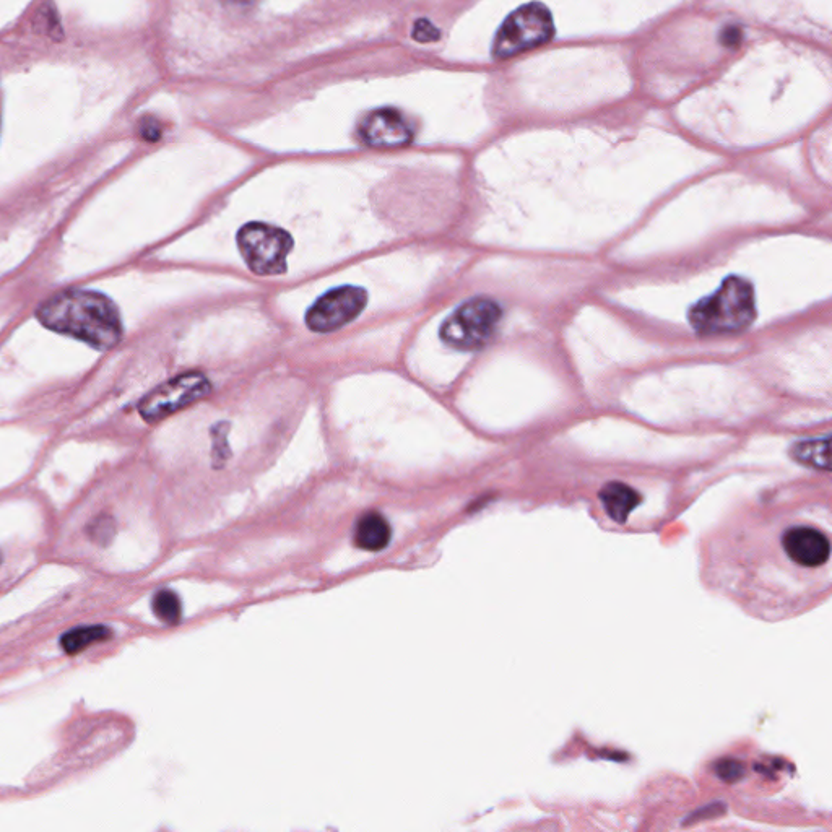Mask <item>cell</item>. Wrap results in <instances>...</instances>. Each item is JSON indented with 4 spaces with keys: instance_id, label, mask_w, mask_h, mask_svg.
Instances as JSON below:
<instances>
[{
    "instance_id": "1",
    "label": "cell",
    "mask_w": 832,
    "mask_h": 832,
    "mask_svg": "<svg viewBox=\"0 0 832 832\" xmlns=\"http://www.w3.org/2000/svg\"><path fill=\"white\" fill-rule=\"evenodd\" d=\"M38 316L48 329L80 338L98 350L121 340V319L114 304L96 291H61L39 308Z\"/></svg>"
},
{
    "instance_id": "2",
    "label": "cell",
    "mask_w": 832,
    "mask_h": 832,
    "mask_svg": "<svg viewBox=\"0 0 832 832\" xmlns=\"http://www.w3.org/2000/svg\"><path fill=\"white\" fill-rule=\"evenodd\" d=\"M689 324L701 335H725L750 327L756 317L754 290L741 277L725 278L719 290L694 304Z\"/></svg>"
},
{
    "instance_id": "3",
    "label": "cell",
    "mask_w": 832,
    "mask_h": 832,
    "mask_svg": "<svg viewBox=\"0 0 832 832\" xmlns=\"http://www.w3.org/2000/svg\"><path fill=\"white\" fill-rule=\"evenodd\" d=\"M501 317L503 311L493 299H470L442 324V342L455 350H480L493 338Z\"/></svg>"
},
{
    "instance_id": "4",
    "label": "cell",
    "mask_w": 832,
    "mask_h": 832,
    "mask_svg": "<svg viewBox=\"0 0 832 832\" xmlns=\"http://www.w3.org/2000/svg\"><path fill=\"white\" fill-rule=\"evenodd\" d=\"M555 35L550 10L540 2L520 7L506 18L494 39L493 56L509 59L520 52L540 48Z\"/></svg>"
},
{
    "instance_id": "5",
    "label": "cell",
    "mask_w": 832,
    "mask_h": 832,
    "mask_svg": "<svg viewBox=\"0 0 832 832\" xmlns=\"http://www.w3.org/2000/svg\"><path fill=\"white\" fill-rule=\"evenodd\" d=\"M241 256L257 275H280L286 270V259L293 239L285 230L265 223H249L238 233Z\"/></svg>"
},
{
    "instance_id": "6",
    "label": "cell",
    "mask_w": 832,
    "mask_h": 832,
    "mask_svg": "<svg viewBox=\"0 0 832 832\" xmlns=\"http://www.w3.org/2000/svg\"><path fill=\"white\" fill-rule=\"evenodd\" d=\"M212 386L202 373H186L156 387L140 402V415L150 423L163 420L181 408L204 399Z\"/></svg>"
},
{
    "instance_id": "7",
    "label": "cell",
    "mask_w": 832,
    "mask_h": 832,
    "mask_svg": "<svg viewBox=\"0 0 832 832\" xmlns=\"http://www.w3.org/2000/svg\"><path fill=\"white\" fill-rule=\"evenodd\" d=\"M368 303V293L358 286H338L327 291L312 304L306 324L312 332L327 334L350 324L360 316Z\"/></svg>"
},
{
    "instance_id": "8",
    "label": "cell",
    "mask_w": 832,
    "mask_h": 832,
    "mask_svg": "<svg viewBox=\"0 0 832 832\" xmlns=\"http://www.w3.org/2000/svg\"><path fill=\"white\" fill-rule=\"evenodd\" d=\"M361 137L373 147H402L412 140V129L402 114L382 109L364 119Z\"/></svg>"
},
{
    "instance_id": "9",
    "label": "cell",
    "mask_w": 832,
    "mask_h": 832,
    "mask_svg": "<svg viewBox=\"0 0 832 832\" xmlns=\"http://www.w3.org/2000/svg\"><path fill=\"white\" fill-rule=\"evenodd\" d=\"M392 527L379 512H366L356 522L355 545L361 550L381 551L389 545Z\"/></svg>"
},
{
    "instance_id": "10",
    "label": "cell",
    "mask_w": 832,
    "mask_h": 832,
    "mask_svg": "<svg viewBox=\"0 0 832 832\" xmlns=\"http://www.w3.org/2000/svg\"><path fill=\"white\" fill-rule=\"evenodd\" d=\"M600 499H602L603 507L608 512V516L615 522H624L628 519L629 514L634 507L641 501V496L631 486L624 485L620 481H611L603 486L600 491Z\"/></svg>"
},
{
    "instance_id": "11",
    "label": "cell",
    "mask_w": 832,
    "mask_h": 832,
    "mask_svg": "<svg viewBox=\"0 0 832 832\" xmlns=\"http://www.w3.org/2000/svg\"><path fill=\"white\" fill-rule=\"evenodd\" d=\"M829 442L831 436L798 442L792 447V457L808 467L829 470Z\"/></svg>"
},
{
    "instance_id": "12",
    "label": "cell",
    "mask_w": 832,
    "mask_h": 832,
    "mask_svg": "<svg viewBox=\"0 0 832 832\" xmlns=\"http://www.w3.org/2000/svg\"><path fill=\"white\" fill-rule=\"evenodd\" d=\"M111 634H113L111 629L101 626V624H98V626H82V628H75L69 633H65L61 637V646L67 654L74 655L87 649L95 642L109 639Z\"/></svg>"
},
{
    "instance_id": "13",
    "label": "cell",
    "mask_w": 832,
    "mask_h": 832,
    "mask_svg": "<svg viewBox=\"0 0 832 832\" xmlns=\"http://www.w3.org/2000/svg\"><path fill=\"white\" fill-rule=\"evenodd\" d=\"M152 607L156 618L169 626H174L181 621L182 603L178 594H174L173 590L163 589L156 592Z\"/></svg>"
},
{
    "instance_id": "14",
    "label": "cell",
    "mask_w": 832,
    "mask_h": 832,
    "mask_svg": "<svg viewBox=\"0 0 832 832\" xmlns=\"http://www.w3.org/2000/svg\"><path fill=\"white\" fill-rule=\"evenodd\" d=\"M741 38H743V33L735 25L725 26L722 33H720V43L727 46V48H735V46H738L741 43Z\"/></svg>"
}]
</instances>
